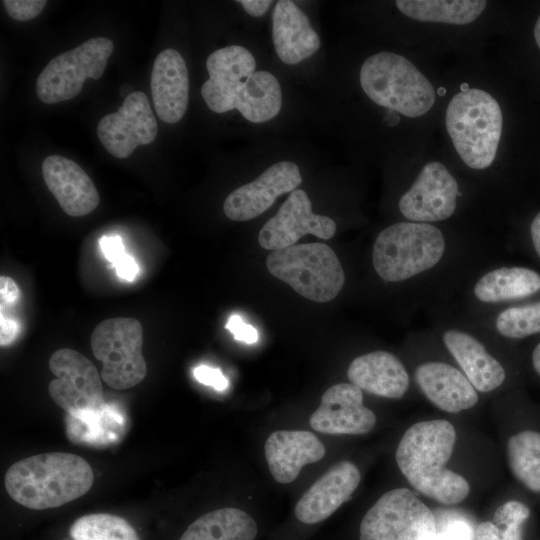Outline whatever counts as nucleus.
Here are the masks:
<instances>
[{
    "mask_svg": "<svg viewBox=\"0 0 540 540\" xmlns=\"http://www.w3.org/2000/svg\"><path fill=\"white\" fill-rule=\"evenodd\" d=\"M456 442L454 426L447 420L422 421L402 436L396 462L409 484L442 504L463 501L470 490L467 480L445 467Z\"/></svg>",
    "mask_w": 540,
    "mask_h": 540,
    "instance_id": "nucleus-1",
    "label": "nucleus"
},
{
    "mask_svg": "<svg viewBox=\"0 0 540 540\" xmlns=\"http://www.w3.org/2000/svg\"><path fill=\"white\" fill-rule=\"evenodd\" d=\"M93 471L82 457L64 452L33 455L12 464L4 485L20 505L45 510L62 506L86 494Z\"/></svg>",
    "mask_w": 540,
    "mask_h": 540,
    "instance_id": "nucleus-2",
    "label": "nucleus"
},
{
    "mask_svg": "<svg viewBox=\"0 0 540 540\" xmlns=\"http://www.w3.org/2000/svg\"><path fill=\"white\" fill-rule=\"evenodd\" d=\"M445 123L456 152L468 167L482 170L493 163L503 115L491 94L477 88L457 93L447 106Z\"/></svg>",
    "mask_w": 540,
    "mask_h": 540,
    "instance_id": "nucleus-3",
    "label": "nucleus"
},
{
    "mask_svg": "<svg viewBox=\"0 0 540 540\" xmlns=\"http://www.w3.org/2000/svg\"><path fill=\"white\" fill-rule=\"evenodd\" d=\"M359 81L375 104L410 118L423 116L435 102L431 82L410 60L394 52L381 51L365 59Z\"/></svg>",
    "mask_w": 540,
    "mask_h": 540,
    "instance_id": "nucleus-4",
    "label": "nucleus"
},
{
    "mask_svg": "<svg viewBox=\"0 0 540 540\" xmlns=\"http://www.w3.org/2000/svg\"><path fill=\"white\" fill-rule=\"evenodd\" d=\"M446 240L429 223L403 221L379 232L372 248V263L386 282H402L435 267L443 258Z\"/></svg>",
    "mask_w": 540,
    "mask_h": 540,
    "instance_id": "nucleus-5",
    "label": "nucleus"
},
{
    "mask_svg": "<svg viewBox=\"0 0 540 540\" xmlns=\"http://www.w3.org/2000/svg\"><path fill=\"white\" fill-rule=\"evenodd\" d=\"M266 266L274 277L315 302L333 300L345 283L339 258L323 243L295 244L271 251Z\"/></svg>",
    "mask_w": 540,
    "mask_h": 540,
    "instance_id": "nucleus-6",
    "label": "nucleus"
},
{
    "mask_svg": "<svg viewBox=\"0 0 540 540\" xmlns=\"http://www.w3.org/2000/svg\"><path fill=\"white\" fill-rule=\"evenodd\" d=\"M143 329L132 317H115L100 322L91 334V348L102 362V380L111 388L125 390L139 384L147 374L141 353Z\"/></svg>",
    "mask_w": 540,
    "mask_h": 540,
    "instance_id": "nucleus-7",
    "label": "nucleus"
},
{
    "mask_svg": "<svg viewBox=\"0 0 540 540\" xmlns=\"http://www.w3.org/2000/svg\"><path fill=\"white\" fill-rule=\"evenodd\" d=\"M437 536L432 511L409 489L384 493L366 512L360 540H430Z\"/></svg>",
    "mask_w": 540,
    "mask_h": 540,
    "instance_id": "nucleus-8",
    "label": "nucleus"
},
{
    "mask_svg": "<svg viewBox=\"0 0 540 540\" xmlns=\"http://www.w3.org/2000/svg\"><path fill=\"white\" fill-rule=\"evenodd\" d=\"M113 48L110 39L94 37L57 55L36 80L38 98L43 103L55 104L76 97L87 78H101Z\"/></svg>",
    "mask_w": 540,
    "mask_h": 540,
    "instance_id": "nucleus-9",
    "label": "nucleus"
},
{
    "mask_svg": "<svg viewBox=\"0 0 540 540\" xmlns=\"http://www.w3.org/2000/svg\"><path fill=\"white\" fill-rule=\"evenodd\" d=\"M49 368L57 377L49 383V395L68 415L77 417L105 405L101 375L81 353L70 348L58 349L49 359Z\"/></svg>",
    "mask_w": 540,
    "mask_h": 540,
    "instance_id": "nucleus-10",
    "label": "nucleus"
},
{
    "mask_svg": "<svg viewBox=\"0 0 540 540\" xmlns=\"http://www.w3.org/2000/svg\"><path fill=\"white\" fill-rule=\"evenodd\" d=\"M201 95L215 113L237 109L252 123H264L275 118L282 107V90L277 78L265 70L255 71L248 78L229 85L205 81Z\"/></svg>",
    "mask_w": 540,
    "mask_h": 540,
    "instance_id": "nucleus-11",
    "label": "nucleus"
},
{
    "mask_svg": "<svg viewBox=\"0 0 540 540\" xmlns=\"http://www.w3.org/2000/svg\"><path fill=\"white\" fill-rule=\"evenodd\" d=\"M459 194L454 176L442 163L432 161L401 196L398 207L406 219L431 224L454 214Z\"/></svg>",
    "mask_w": 540,
    "mask_h": 540,
    "instance_id": "nucleus-12",
    "label": "nucleus"
},
{
    "mask_svg": "<svg viewBox=\"0 0 540 540\" xmlns=\"http://www.w3.org/2000/svg\"><path fill=\"white\" fill-rule=\"evenodd\" d=\"M97 136L111 155L121 159L129 157L138 146L151 144L157 136V122L146 94H128L116 112L99 121Z\"/></svg>",
    "mask_w": 540,
    "mask_h": 540,
    "instance_id": "nucleus-13",
    "label": "nucleus"
},
{
    "mask_svg": "<svg viewBox=\"0 0 540 540\" xmlns=\"http://www.w3.org/2000/svg\"><path fill=\"white\" fill-rule=\"evenodd\" d=\"M335 232V221L313 213L307 193L302 189H295L278 212L260 229L258 242L262 248L275 251L295 245L306 234L330 239Z\"/></svg>",
    "mask_w": 540,
    "mask_h": 540,
    "instance_id": "nucleus-14",
    "label": "nucleus"
},
{
    "mask_svg": "<svg viewBox=\"0 0 540 540\" xmlns=\"http://www.w3.org/2000/svg\"><path fill=\"white\" fill-rule=\"evenodd\" d=\"M302 182L298 165L279 161L255 180L233 190L225 199L223 211L233 221L254 219L270 208L277 197L294 191Z\"/></svg>",
    "mask_w": 540,
    "mask_h": 540,
    "instance_id": "nucleus-15",
    "label": "nucleus"
},
{
    "mask_svg": "<svg viewBox=\"0 0 540 540\" xmlns=\"http://www.w3.org/2000/svg\"><path fill=\"white\" fill-rule=\"evenodd\" d=\"M310 426L326 434H365L376 423L375 414L363 405L362 390L352 383L328 388L310 417Z\"/></svg>",
    "mask_w": 540,
    "mask_h": 540,
    "instance_id": "nucleus-16",
    "label": "nucleus"
},
{
    "mask_svg": "<svg viewBox=\"0 0 540 540\" xmlns=\"http://www.w3.org/2000/svg\"><path fill=\"white\" fill-rule=\"evenodd\" d=\"M358 468L349 461L332 466L303 494L295 506L297 519L315 524L327 519L351 498L360 483Z\"/></svg>",
    "mask_w": 540,
    "mask_h": 540,
    "instance_id": "nucleus-17",
    "label": "nucleus"
},
{
    "mask_svg": "<svg viewBox=\"0 0 540 540\" xmlns=\"http://www.w3.org/2000/svg\"><path fill=\"white\" fill-rule=\"evenodd\" d=\"M44 182L69 216L81 217L98 206L99 193L87 173L74 161L60 155L47 156L42 164Z\"/></svg>",
    "mask_w": 540,
    "mask_h": 540,
    "instance_id": "nucleus-18",
    "label": "nucleus"
},
{
    "mask_svg": "<svg viewBox=\"0 0 540 540\" xmlns=\"http://www.w3.org/2000/svg\"><path fill=\"white\" fill-rule=\"evenodd\" d=\"M151 94L163 122L173 124L183 118L189 101V75L185 60L175 49H165L155 58Z\"/></svg>",
    "mask_w": 540,
    "mask_h": 540,
    "instance_id": "nucleus-19",
    "label": "nucleus"
},
{
    "mask_svg": "<svg viewBox=\"0 0 540 540\" xmlns=\"http://www.w3.org/2000/svg\"><path fill=\"white\" fill-rule=\"evenodd\" d=\"M415 380L425 397L439 409L458 413L478 402V393L468 378L454 366L429 361L415 370Z\"/></svg>",
    "mask_w": 540,
    "mask_h": 540,
    "instance_id": "nucleus-20",
    "label": "nucleus"
},
{
    "mask_svg": "<svg viewBox=\"0 0 540 540\" xmlns=\"http://www.w3.org/2000/svg\"><path fill=\"white\" fill-rule=\"evenodd\" d=\"M272 40L279 59L295 65L320 48V38L307 15L290 0H280L272 14Z\"/></svg>",
    "mask_w": 540,
    "mask_h": 540,
    "instance_id": "nucleus-21",
    "label": "nucleus"
},
{
    "mask_svg": "<svg viewBox=\"0 0 540 540\" xmlns=\"http://www.w3.org/2000/svg\"><path fill=\"white\" fill-rule=\"evenodd\" d=\"M324 455V445L309 431H275L265 442L270 473L282 484L295 480L304 465L317 462Z\"/></svg>",
    "mask_w": 540,
    "mask_h": 540,
    "instance_id": "nucleus-22",
    "label": "nucleus"
},
{
    "mask_svg": "<svg viewBox=\"0 0 540 540\" xmlns=\"http://www.w3.org/2000/svg\"><path fill=\"white\" fill-rule=\"evenodd\" d=\"M347 375L361 390L386 398H401L409 387V375L402 362L383 350L356 357Z\"/></svg>",
    "mask_w": 540,
    "mask_h": 540,
    "instance_id": "nucleus-23",
    "label": "nucleus"
},
{
    "mask_svg": "<svg viewBox=\"0 0 540 540\" xmlns=\"http://www.w3.org/2000/svg\"><path fill=\"white\" fill-rule=\"evenodd\" d=\"M442 340L477 391L490 392L502 385L506 377L502 364L477 338L459 329H447Z\"/></svg>",
    "mask_w": 540,
    "mask_h": 540,
    "instance_id": "nucleus-24",
    "label": "nucleus"
},
{
    "mask_svg": "<svg viewBox=\"0 0 540 540\" xmlns=\"http://www.w3.org/2000/svg\"><path fill=\"white\" fill-rule=\"evenodd\" d=\"M540 290V274L525 267H500L482 275L473 294L483 303H500L526 298Z\"/></svg>",
    "mask_w": 540,
    "mask_h": 540,
    "instance_id": "nucleus-25",
    "label": "nucleus"
},
{
    "mask_svg": "<svg viewBox=\"0 0 540 540\" xmlns=\"http://www.w3.org/2000/svg\"><path fill=\"white\" fill-rule=\"evenodd\" d=\"M256 534L257 525L249 514L222 508L196 519L179 540H254Z\"/></svg>",
    "mask_w": 540,
    "mask_h": 540,
    "instance_id": "nucleus-26",
    "label": "nucleus"
},
{
    "mask_svg": "<svg viewBox=\"0 0 540 540\" xmlns=\"http://www.w3.org/2000/svg\"><path fill=\"white\" fill-rule=\"evenodd\" d=\"M395 4L409 18L453 25L473 22L487 6L484 0H398Z\"/></svg>",
    "mask_w": 540,
    "mask_h": 540,
    "instance_id": "nucleus-27",
    "label": "nucleus"
},
{
    "mask_svg": "<svg viewBox=\"0 0 540 540\" xmlns=\"http://www.w3.org/2000/svg\"><path fill=\"white\" fill-rule=\"evenodd\" d=\"M124 423L120 410L105 403L95 412L77 417L68 415L66 433L74 443L107 444L116 441Z\"/></svg>",
    "mask_w": 540,
    "mask_h": 540,
    "instance_id": "nucleus-28",
    "label": "nucleus"
},
{
    "mask_svg": "<svg viewBox=\"0 0 540 540\" xmlns=\"http://www.w3.org/2000/svg\"><path fill=\"white\" fill-rule=\"evenodd\" d=\"M507 455L515 478L529 490L540 492V433L526 430L511 436Z\"/></svg>",
    "mask_w": 540,
    "mask_h": 540,
    "instance_id": "nucleus-29",
    "label": "nucleus"
},
{
    "mask_svg": "<svg viewBox=\"0 0 540 540\" xmlns=\"http://www.w3.org/2000/svg\"><path fill=\"white\" fill-rule=\"evenodd\" d=\"M253 54L244 46L230 45L212 52L206 60L207 79L215 85H229L251 76L256 70Z\"/></svg>",
    "mask_w": 540,
    "mask_h": 540,
    "instance_id": "nucleus-30",
    "label": "nucleus"
},
{
    "mask_svg": "<svg viewBox=\"0 0 540 540\" xmlns=\"http://www.w3.org/2000/svg\"><path fill=\"white\" fill-rule=\"evenodd\" d=\"M73 540H139L135 529L122 517L93 513L78 518L70 527Z\"/></svg>",
    "mask_w": 540,
    "mask_h": 540,
    "instance_id": "nucleus-31",
    "label": "nucleus"
},
{
    "mask_svg": "<svg viewBox=\"0 0 540 540\" xmlns=\"http://www.w3.org/2000/svg\"><path fill=\"white\" fill-rule=\"evenodd\" d=\"M495 328L509 339H522L540 333V301L509 307L501 311Z\"/></svg>",
    "mask_w": 540,
    "mask_h": 540,
    "instance_id": "nucleus-32",
    "label": "nucleus"
},
{
    "mask_svg": "<svg viewBox=\"0 0 540 540\" xmlns=\"http://www.w3.org/2000/svg\"><path fill=\"white\" fill-rule=\"evenodd\" d=\"M530 515L529 508L522 502L511 500L499 506L494 513V524L498 528L508 525H522Z\"/></svg>",
    "mask_w": 540,
    "mask_h": 540,
    "instance_id": "nucleus-33",
    "label": "nucleus"
},
{
    "mask_svg": "<svg viewBox=\"0 0 540 540\" xmlns=\"http://www.w3.org/2000/svg\"><path fill=\"white\" fill-rule=\"evenodd\" d=\"M7 14L18 21H27L37 17L47 4L45 0H4Z\"/></svg>",
    "mask_w": 540,
    "mask_h": 540,
    "instance_id": "nucleus-34",
    "label": "nucleus"
},
{
    "mask_svg": "<svg viewBox=\"0 0 540 540\" xmlns=\"http://www.w3.org/2000/svg\"><path fill=\"white\" fill-rule=\"evenodd\" d=\"M193 374L198 382L213 387L216 391H224L229 386L228 379L218 368L199 365L193 370Z\"/></svg>",
    "mask_w": 540,
    "mask_h": 540,
    "instance_id": "nucleus-35",
    "label": "nucleus"
},
{
    "mask_svg": "<svg viewBox=\"0 0 540 540\" xmlns=\"http://www.w3.org/2000/svg\"><path fill=\"white\" fill-rule=\"evenodd\" d=\"M226 328L238 341L252 344L258 340L257 330L253 326L245 323L238 315H232L229 318Z\"/></svg>",
    "mask_w": 540,
    "mask_h": 540,
    "instance_id": "nucleus-36",
    "label": "nucleus"
},
{
    "mask_svg": "<svg viewBox=\"0 0 540 540\" xmlns=\"http://www.w3.org/2000/svg\"><path fill=\"white\" fill-rule=\"evenodd\" d=\"M21 291L16 282L7 276L0 277V308L11 309L20 300Z\"/></svg>",
    "mask_w": 540,
    "mask_h": 540,
    "instance_id": "nucleus-37",
    "label": "nucleus"
},
{
    "mask_svg": "<svg viewBox=\"0 0 540 540\" xmlns=\"http://www.w3.org/2000/svg\"><path fill=\"white\" fill-rule=\"evenodd\" d=\"M99 245L102 253L111 263L118 260L125 254V247L122 239L117 235L103 236L99 240Z\"/></svg>",
    "mask_w": 540,
    "mask_h": 540,
    "instance_id": "nucleus-38",
    "label": "nucleus"
},
{
    "mask_svg": "<svg viewBox=\"0 0 540 540\" xmlns=\"http://www.w3.org/2000/svg\"><path fill=\"white\" fill-rule=\"evenodd\" d=\"M113 264L118 277L130 282L136 278L139 272V268L135 260L126 253Z\"/></svg>",
    "mask_w": 540,
    "mask_h": 540,
    "instance_id": "nucleus-39",
    "label": "nucleus"
},
{
    "mask_svg": "<svg viewBox=\"0 0 540 540\" xmlns=\"http://www.w3.org/2000/svg\"><path fill=\"white\" fill-rule=\"evenodd\" d=\"M437 540H472V532L467 524L456 521L442 533H437Z\"/></svg>",
    "mask_w": 540,
    "mask_h": 540,
    "instance_id": "nucleus-40",
    "label": "nucleus"
},
{
    "mask_svg": "<svg viewBox=\"0 0 540 540\" xmlns=\"http://www.w3.org/2000/svg\"><path fill=\"white\" fill-rule=\"evenodd\" d=\"M20 330V325L15 318L0 316V344L6 346L11 344Z\"/></svg>",
    "mask_w": 540,
    "mask_h": 540,
    "instance_id": "nucleus-41",
    "label": "nucleus"
},
{
    "mask_svg": "<svg viewBox=\"0 0 540 540\" xmlns=\"http://www.w3.org/2000/svg\"><path fill=\"white\" fill-rule=\"evenodd\" d=\"M239 4L244 8V10L253 17H261L270 8L272 1L271 0H239Z\"/></svg>",
    "mask_w": 540,
    "mask_h": 540,
    "instance_id": "nucleus-42",
    "label": "nucleus"
},
{
    "mask_svg": "<svg viewBox=\"0 0 540 540\" xmlns=\"http://www.w3.org/2000/svg\"><path fill=\"white\" fill-rule=\"evenodd\" d=\"M477 540H501L499 528L493 522H483L476 530Z\"/></svg>",
    "mask_w": 540,
    "mask_h": 540,
    "instance_id": "nucleus-43",
    "label": "nucleus"
},
{
    "mask_svg": "<svg viewBox=\"0 0 540 540\" xmlns=\"http://www.w3.org/2000/svg\"><path fill=\"white\" fill-rule=\"evenodd\" d=\"M530 235L533 243V247L540 258V212H538L533 218L530 225Z\"/></svg>",
    "mask_w": 540,
    "mask_h": 540,
    "instance_id": "nucleus-44",
    "label": "nucleus"
},
{
    "mask_svg": "<svg viewBox=\"0 0 540 540\" xmlns=\"http://www.w3.org/2000/svg\"><path fill=\"white\" fill-rule=\"evenodd\" d=\"M501 540H523L522 525H508L499 528Z\"/></svg>",
    "mask_w": 540,
    "mask_h": 540,
    "instance_id": "nucleus-45",
    "label": "nucleus"
},
{
    "mask_svg": "<svg viewBox=\"0 0 540 540\" xmlns=\"http://www.w3.org/2000/svg\"><path fill=\"white\" fill-rule=\"evenodd\" d=\"M532 365L538 375H540V343H538L532 352Z\"/></svg>",
    "mask_w": 540,
    "mask_h": 540,
    "instance_id": "nucleus-46",
    "label": "nucleus"
},
{
    "mask_svg": "<svg viewBox=\"0 0 540 540\" xmlns=\"http://www.w3.org/2000/svg\"><path fill=\"white\" fill-rule=\"evenodd\" d=\"M534 38H535L537 46L540 49V16L538 17L534 26Z\"/></svg>",
    "mask_w": 540,
    "mask_h": 540,
    "instance_id": "nucleus-47",
    "label": "nucleus"
},
{
    "mask_svg": "<svg viewBox=\"0 0 540 540\" xmlns=\"http://www.w3.org/2000/svg\"><path fill=\"white\" fill-rule=\"evenodd\" d=\"M430 540H437V536L435 538H433V539H430Z\"/></svg>",
    "mask_w": 540,
    "mask_h": 540,
    "instance_id": "nucleus-48",
    "label": "nucleus"
}]
</instances>
